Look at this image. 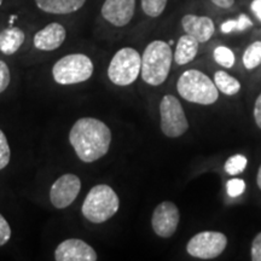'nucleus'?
<instances>
[{
	"mask_svg": "<svg viewBox=\"0 0 261 261\" xmlns=\"http://www.w3.org/2000/svg\"><path fill=\"white\" fill-rule=\"evenodd\" d=\"M11 238V227L4 217L0 214V247L6 244Z\"/></svg>",
	"mask_w": 261,
	"mask_h": 261,
	"instance_id": "nucleus-27",
	"label": "nucleus"
},
{
	"mask_svg": "<svg viewBox=\"0 0 261 261\" xmlns=\"http://www.w3.org/2000/svg\"><path fill=\"white\" fill-rule=\"evenodd\" d=\"M254 119L257 127L261 129V93L257 96L255 100V106H254Z\"/></svg>",
	"mask_w": 261,
	"mask_h": 261,
	"instance_id": "nucleus-29",
	"label": "nucleus"
},
{
	"mask_svg": "<svg viewBox=\"0 0 261 261\" xmlns=\"http://www.w3.org/2000/svg\"><path fill=\"white\" fill-rule=\"evenodd\" d=\"M173 52L171 45L162 40L151 41L142 56L140 75L144 83L159 86L167 80L171 71Z\"/></svg>",
	"mask_w": 261,
	"mask_h": 261,
	"instance_id": "nucleus-2",
	"label": "nucleus"
},
{
	"mask_svg": "<svg viewBox=\"0 0 261 261\" xmlns=\"http://www.w3.org/2000/svg\"><path fill=\"white\" fill-rule=\"evenodd\" d=\"M161 130L168 138H178L189 129V122L181 103L173 94H166L160 103Z\"/></svg>",
	"mask_w": 261,
	"mask_h": 261,
	"instance_id": "nucleus-7",
	"label": "nucleus"
},
{
	"mask_svg": "<svg viewBox=\"0 0 261 261\" xmlns=\"http://www.w3.org/2000/svg\"><path fill=\"white\" fill-rule=\"evenodd\" d=\"M93 62L84 54L62 57L52 68V76L60 85H74L89 80L93 74Z\"/></svg>",
	"mask_w": 261,
	"mask_h": 261,
	"instance_id": "nucleus-5",
	"label": "nucleus"
},
{
	"mask_svg": "<svg viewBox=\"0 0 261 261\" xmlns=\"http://www.w3.org/2000/svg\"><path fill=\"white\" fill-rule=\"evenodd\" d=\"M142 56L135 48L123 47L114 55L108 68V77L117 86H128L138 79Z\"/></svg>",
	"mask_w": 261,
	"mask_h": 261,
	"instance_id": "nucleus-6",
	"label": "nucleus"
},
{
	"mask_svg": "<svg viewBox=\"0 0 261 261\" xmlns=\"http://www.w3.org/2000/svg\"><path fill=\"white\" fill-rule=\"evenodd\" d=\"M168 0H142V9L149 17L156 18L162 15Z\"/></svg>",
	"mask_w": 261,
	"mask_h": 261,
	"instance_id": "nucleus-22",
	"label": "nucleus"
},
{
	"mask_svg": "<svg viewBox=\"0 0 261 261\" xmlns=\"http://www.w3.org/2000/svg\"><path fill=\"white\" fill-rule=\"evenodd\" d=\"M179 220H180V213L177 204L171 201L161 202L152 212V230L159 237L169 238L177 231Z\"/></svg>",
	"mask_w": 261,
	"mask_h": 261,
	"instance_id": "nucleus-10",
	"label": "nucleus"
},
{
	"mask_svg": "<svg viewBox=\"0 0 261 261\" xmlns=\"http://www.w3.org/2000/svg\"><path fill=\"white\" fill-rule=\"evenodd\" d=\"M57 261H96V250L80 238H69L60 243L55 250Z\"/></svg>",
	"mask_w": 261,
	"mask_h": 261,
	"instance_id": "nucleus-11",
	"label": "nucleus"
},
{
	"mask_svg": "<svg viewBox=\"0 0 261 261\" xmlns=\"http://www.w3.org/2000/svg\"><path fill=\"white\" fill-rule=\"evenodd\" d=\"M246 191V182L242 179L240 178H234V179H230L226 182V192L230 197H238Z\"/></svg>",
	"mask_w": 261,
	"mask_h": 261,
	"instance_id": "nucleus-25",
	"label": "nucleus"
},
{
	"mask_svg": "<svg viewBox=\"0 0 261 261\" xmlns=\"http://www.w3.org/2000/svg\"><path fill=\"white\" fill-rule=\"evenodd\" d=\"M119 196L109 185L99 184L91 189L83 203V215L92 224H103L117 213Z\"/></svg>",
	"mask_w": 261,
	"mask_h": 261,
	"instance_id": "nucleus-4",
	"label": "nucleus"
},
{
	"mask_svg": "<svg viewBox=\"0 0 261 261\" xmlns=\"http://www.w3.org/2000/svg\"><path fill=\"white\" fill-rule=\"evenodd\" d=\"M250 10H252L253 15L261 22V0H253L250 3Z\"/></svg>",
	"mask_w": 261,
	"mask_h": 261,
	"instance_id": "nucleus-30",
	"label": "nucleus"
},
{
	"mask_svg": "<svg viewBox=\"0 0 261 261\" xmlns=\"http://www.w3.org/2000/svg\"><path fill=\"white\" fill-rule=\"evenodd\" d=\"M80 190L81 180L77 175L71 173L61 175L50 189L51 203L57 210H64L76 200Z\"/></svg>",
	"mask_w": 261,
	"mask_h": 261,
	"instance_id": "nucleus-9",
	"label": "nucleus"
},
{
	"mask_svg": "<svg viewBox=\"0 0 261 261\" xmlns=\"http://www.w3.org/2000/svg\"><path fill=\"white\" fill-rule=\"evenodd\" d=\"M65 38H67L65 28L57 22H54L35 33L33 42L34 46L40 51H55L62 46Z\"/></svg>",
	"mask_w": 261,
	"mask_h": 261,
	"instance_id": "nucleus-14",
	"label": "nucleus"
},
{
	"mask_svg": "<svg viewBox=\"0 0 261 261\" xmlns=\"http://www.w3.org/2000/svg\"><path fill=\"white\" fill-rule=\"evenodd\" d=\"M24 39L25 34L21 28H6L0 33V51L4 55H14L23 45Z\"/></svg>",
	"mask_w": 261,
	"mask_h": 261,
	"instance_id": "nucleus-17",
	"label": "nucleus"
},
{
	"mask_svg": "<svg viewBox=\"0 0 261 261\" xmlns=\"http://www.w3.org/2000/svg\"><path fill=\"white\" fill-rule=\"evenodd\" d=\"M10 80H11V75H10L8 64L4 61H0V93L8 89Z\"/></svg>",
	"mask_w": 261,
	"mask_h": 261,
	"instance_id": "nucleus-26",
	"label": "nucleus"
},
{
	"mask_svg": "<svg viewBox=\"0 0 261 261\" xmlns=\"http://www.w3.org/2000/svg\"><path fill=\"white\" fill-rule=\"evenodd\" d=\"M211 2L221 9H230L234 4V0H211Z\"/></svg>",
	"mask_w": 261,
	"mask_h": 261,
	"instance_id": "nucleus-31",
	"label": "nucleus"
},
{
	"mask_svg": "<svg viewBox=\"0 0 261 261\" xmlns=\"http://www.w3.org/2000/svg\"><path fill=\"white\" fill-rule=\"evenodd\" d=\"M256 184H257V187H259V189L261 190V166L259 167V169H257V174H256Z\"/></svg>",
	"mask_w": 261,
	"mask_h": 261,
	"instance_id": "nucleus-32",
	"label": "nucleus"
},
{
	"mask_svg": "<svg viewBox=\"0 0 261 261\" xmlns=\"http://www.w3.org/2000/svg\"><path fill=\"white\" fill-rule=\"evenodd\" d=\"M198 45L200 42L194 37L189 34H184L179 38L177 47L174 52V61L178 65H185L195 60L198 52Z\"/></svg>",
	"mask_w": 261,
	"mask_h": 261,
	"instance_id": "nucleus-16",
	"label": "nucleus"
},
{
	"mask_svg": "<svg viewBox=\"0 0 261 261\" xmlns=\"http://www.w3.org/2000/svg\"><path fill=\"white\" fill-rule=\"evenodd\" d=\"M86 3V0H35V4L41 11L52 15H68L76 12Z\"/></svg>",
	"mask_w": 261,
	"mask_h": 261,
	"instance_id": "nucleus-15",
	"label": "nucleus"
},
{
	"mask_svg": "<svg viewBox=\"0 0 261 261\" xmlns=\"http://www.w3.org/2000/svg\"><path fill=\"white\" fill-rule=\"evenodd\" d=\"M69 142L77 158L91 163L108 154L112 144V130L100 120L81 117L71 127Z\"/></svg>",
	"mask_w": 261,
	"mask_h": 261,
	"instance_id": "nucleus-1",
	"label": "nucleus"
},
{
	"mask_svg": "<svg viewBox=\"0 0 261 261\" xmlns=\"http://www.w3.org/2000/svg\"><path fill=\"white\" fill-rule=\"evenodd\" d=\"M2 4H3V0H0V6H2Z\"/></svg>",
	"mask_w": 261,
	"mask_h": 261,
	"instance_id": "nucleus-33",
	"label": "nucleus"
},
{
	"mask_svg": "<svg viewBox=\"0 0 261 261\" xmlns=\"http://www.w3.org/2000/svg\"><path fill=\"white\" fill-rule=\"evenodd\" d=\"M250 255H252L253 261H261V232L257 233L253 240Z\"/></svg>",
	"mask_w": 261,
	"mask_h": 261,
	"instance_id": "nucleus-28",
	"label": "nucleus"
},
{
	"mask_svg": "<svg viewBox=\"0 0 261 261\" xmlns=\"http://www.w3.org/2000/svg\"><path fill=\"white\" fill-rule=\"evenodd\" d=\"M136 0H106L102 5V16L115 27H125L133 18Z\"/></svg>",
	"mask_w": 261,
	"mask_h": 261,
	"instance_id": "nucleus-12",
	"label": "nucleus"
},
{
	"mask_svg": "<svg viewBox=\"0 0 261 261\" xmlns=\"http://www.w3.org/2000/svg\"><path fill=\"white\" fill-rule=\"evenodd\" d=\"M252 19L248 17L246 14H241L237 19H228V21L221 23L220 31L225 34H228V33L232 32H243L252 27Z\"/></svg>",
	"mask_w": 261,
	"mask_h": 261,
	"instance_id": "nucleus-20",
	"label": "nucleus"
},
{
	"mask_svg": "<svg viewBox=\"0 0 261 261\" xmlns=\"http://www.w3.org/2000/svg\"><path fill=\"white\" fill-rule=\"evenodd\" d=\"M248 165V160L244 155L237 154L231 156V158L227 159V161L225 162L224 169L227 174L230 175H238L241 173L244 172Z\"/></svg>",
	"mask_w": 261,
	"mask_h": 261,
	"instance_id": "nucleus-21",
	"label": "nucleus"
},
{
	"mask_svg": "<svg viewBox=\"0 0 261 261\" xmlns=\"http://www.w3.org/2000/svg\"><path fill=\"white\" fill-rule=\"evenodd\" d=\"M181 27L184 29L185 34L191 35L200 44L207 42L213 37L215 32V25L213 19L207 16H196V15H185L181 18Z\"/></svg>",
	"mask_w": 261,
	"mask_h": 261,
	"instance_id": "nucleus-13",
	"label": "nucleus"
},
{
	"mask_svg": "<svg viewBox=\"0 0 261 261\" xmlns=\"http://www.w3.org/2000/svg\"><path fill=\"white\" fill-rule=\"evenodd\" d=\"M227 237L218 231H202L190 238L187 244L189 255L197 259H215L226 249Z\"/></svg>",
	"mask_w": 261,
	"mask_h": 261,
	"instance_id": "nucleus-8",
	"label": "nucleus"
},
{
	"mask_svg": "<svg viewBox=\"0 0 261 261\" xmlns=\"http://www.w3.org/2000/svg\"><path fill=\"white\" fill-rule=\"evenodd\" d=\"M214 84L219 92L226 96H234L241 91V83L226 71L219 70L214 75Z\"/></svg>",
	"mask_w": 261,
	"mask_h": 261,
	"instance_id": "nucleus-18",
	"label": "nucleus"
},
{
	"mask_svg": "<svg viewBox=\"0 0 261 261\" xmlns=\"http://www.w3.org/2000/svg\"><path fill=\"white\" fill-rule=\"evenodd\" d=\"M243 65L246 69H255L261 64V41H254L246 48L243 54Z\"/></svg>",
	"mask_w": 261,
	"mask_h": 261,
	"instance_id": "nucleus-19",
	"label": "nucleus"
},
{
	"mask_svg": "<svg viewBox=\"0 0 261 261\" xmlns=\"http://www.w3.org/2000/svg\"><path fill=\"white\" fill-rule=\"evenodd\" d=\"M178 93L190 103L211 106L219 98V91L208 75L197 69L184 71L177 83Z\"/></svg>",
	"mask_w": 261,
	"mask_h": 261,
	"instance_id": "nucleus-3",
	"label": "nucleus"
},
{
	"mask_svg": "<svg viewBox=\"0 0 261 261\" xmlns=\"http://www.w3.org/2000/svg\"><path fill=\"white\" fill-rule=\"evenodd\" d=\"M213 56L214 61L225 68H232L234 61H236L232 50H230L226 46H218L213 52Z\"/></svg>",
	"mask_w": 261,
	"mask_h": 261,
	"instance_id": "nucleus-23",
	"label": "nucleus"
},
{
	"mask_svg": "<svg viewBox=\"0 0 261 261\" xmlns=\"http://www.w3.org/2000/svg\"><path fill=\"white\" fill-rule=\"evenodd\" d=\"M10 158H11V150H10L8 138L5 133L0 129V171L9 165Z\"/></svg>",
	"mask_w": 261,
	"mask_h": 261,
	"instance_id": "nucleus-24",
	"label": "nucleus"
}]
</instances>
